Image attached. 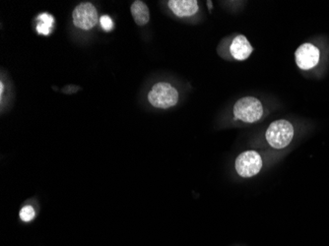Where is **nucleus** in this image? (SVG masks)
I'll use <instances>...</instances> for the list:
<instances>
[{"label": "nucleus", "instance_id": "1", "mask_svg": "<svg viewBox=\"0 0 329 246\" xmlns=\"http://www.w3.org/2000/svg\"><path fill=\"white\" fill-rule=\"evenodd\" d=\"M268 144L274 149H284L294 137L293 125L287 120H276L271 123L265 133Z\"/></svg>", "mask_w": 329, "mask_h": 246}, {"label": "nucleus", "instance_id": "2", "mask_svg": "<svg viewBox=\"0 0 329 246\" xmlns=\"http://www.w3.org/2000/svg\"><path fill=\"white\" fill-rule=\"evenodd\" d=\"M235 119L247 123L258 121L263 114V108L260 101L253 97L240 99L234 107Z\"/></svg>", "mask_w": 329, "mask_h": 246}, {"label": "nucleus", "instance_id": "3", "mask_svg": "<svg viewBox=\"0 0 329 246\" xmlns=\"http://www.w3.org/2000/svg\"><path fill=\"white\" fill-rule=\"evenodd\" d=\"M150 104L157 108H170L175 106L178 101V93L171 84L160 82L153 86L148 95Z\"/></svg>", "mask_w": 329, "mask_h": 246}, {"label": "nucleus", "instance_id": "4", "mask_svg": "<svg viewBox=\"0 0 329 246\" xmlns=\"http://www.w3.org/2000/svg\"><path fill=\"white\" fill-rule=\"evenodd\" d=\"M262 165L261 156L255 151H246L235 159V170L242 177H252L258 174Z\"/></svg>", "mask_w": 329, "mask_h": 246}, {"label": "nucleus", "instance_id": "5", "mask_svg": "<svg viewBox=\"0 0 329 246\" xmlns=\"http://www.w3.org/2000/svg\"><path fill=\"white\" fill-rule=\"evenodd\" d=\"M73 23L82 30H90L98 22V12L90 2H83L77 5L73 11Z\"/></svg>", "mask_w": 329, "mask_h": 246}, {"label": "nucleus", "instance_id": "6", "mask_svg": "<svg viewBox=\"0 0 329 246\" xmlns=\"http://www.w3.org/2000/svg\"><path fill=\"white\" fill-rule=\"evenodd\" d=\"M296 63L303 70L314 68L319 62V50L312 44H304L296 50Z\"/></svg>", "mask_w": 329, "mask_h": 246}, {"label": "nucleus", "instance_id": "7", "mask_svg": "<svg viewBox=\"0 0 329 246\" xmlns=\"http://www.w3.org/2000/svg\"><path fill=\"white\" fill-rule=\"evenodd\" d=\"M252 50H253V48L251 46L250 42L243 35L236 36L230 46L231 54L236 60L248 59L251 56Z\"/></svg>", "mask_w": 329, "mask_h": 246}, {"label": "nucleus", "instance_id": "8", "mask_svg": "<svg viewBox=\"0 0 329 246\" xmlns=\"http://www.w3.org/2000/svg\"><path fill=\"white\" fill-rule=\"evenodd\" d=\"M169 7L178 17H189L197 13L198 2L196 0H171Z\"/></svg>", "mask_w": 329, "mask_h": 246}, {"label": "nucleus", "instance_id": "9", "mask_svg": "<svg viewBox=\"0 0 329 246\" xmlns=\"http://www.w3.org/2000/svg\"><path fill=\"white\" fill-rule=\"evenodd\" d=\"M130 10H131V15L138 26H144L149 22V19H150L149 9L143 1L140 0L134 1L130 7Z\"/></svg>", "mask_w": 329, "mask_h": 246}, {"label": "nucleus", "instance_id": "10", "mask_svg": "<svg viewBox=\"0 0 329 246\" xmlns=\"http://www.w3.org/2000/svg\"><path fill=\"white\" fill-rule=\"evenodd\" d=\"M39 24L37 25V32L40 35L48 36L51 31L54 24V18L48 13H42L38 16Z\"/></svg>", "mask_w": 329, "mask_h": 246}, {"label": "nucleus", "instance_id": "11", "mask_svg": "<svg viewBox=\"0 0 329 246\" xmlns=\"http://www.w3.org/2000/svg\"><path fill=\"white\" fill-rule=\"evenodd\" d=\"M20 218L23 222H30L35 218V210L31 206H26L20 211Z\"/></svg>", "mask_w": 329, "mask_h": 246}, {"label": "nucleus", "instance_id": "12", "mask_svg": "<svg viewBox=\"0 0 329 246\" xmlns=\"http://www.w3.org/2000/svg\"><path fill=\"white\" fill-rule=\"evenodd\" d=\"M100 23H101L102 28L105 31H111L113 29V22H112V20L110 19V17H109V16H102L101 19H100Z\"/></svg>", "mask_w": 329, "mask_h": 246}, {"label": "nucleus", "instance_id": "13", "mask_svg": "<svg viewBox=\"0 0 329 246\" xmlns=\"http://www.w3.org/2000/svg\"><path fill=\"white\" fill-rule=\"evenodd\" d=\"M207 4H208L209 9H211V8H212V2H211V1H207Z\"/></svg>", "mask_w": 329, "mask_h": 246}, {"label": "nucleus", "instance_id": "14", "mask_svg": "<svg viewBox=\"0 0 329 246\" xmlns=\"http://www.w3.org/2000/svg\"><path fill=\"white\" fill-rule=\"evenodd\" d=\"M0 92H1V94L3 93V83L2 82L0 83Z\"/></svg>", "mask_w": 329, "mask_h": 246}]
</instances>
